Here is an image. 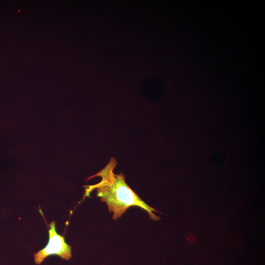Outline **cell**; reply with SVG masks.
Returning <instances> with one entry per match:
<instances>
[{
    "instance_id": "1",
    "label": "cell",
    "mask_w": 265,
    "mask_h": 265,
    "mask_svg": "<svg viewBox=\"0 0 265 265\" xmlns=\"http://www.w3.org/2000/svg\"><path fill=\"white\" fill-rule=\"evenodd\" d=\"M117 165L116 159L111 158L107 164L100 171L87 178V181L95 177L101 178V181L95 185L85 186L84 198L90 196L91 192L96 189L97 196L106 203L109 212H113V219H117L131 206H137L145 210L151 219L157 221L161 218L154 212H160L148 205L127 184L122 173L115 174L114 170Z\"/></svg>"
},
{
    "instance_id": "2",
    "label": "cell",
    "mask_w": 265,
    "mask_h": 265,
    "mask_svg": "<svg viewBox=\"0 0 265 265\" xmlns=\"http://www.w3.org/2000/svg\"><path fill=\"white\" fill-rule=\"evenodd\" d=\"M49 227L47 245L34 254V262L37 265H40L47 257L52 255H58L66 260L72 257V247L66 243L64 237L56 232L55 221H52Z\"/></svg>"
}]
</instances>
